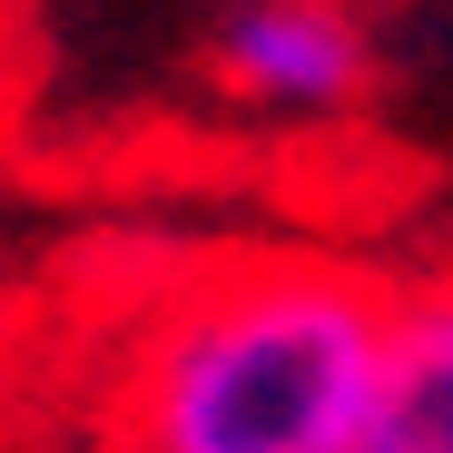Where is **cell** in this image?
Returning a JSON list of instances; mask_svg holds the SVG:
<instances>
[{"instance_id":"cell-3","label":"cell","mask_w":453,"mask_h":453,"mask_svg":"<svg viewBox=\"0 0 453 453\" xmlns=\"http://www.w3.org/2000/svg\"><path fill=\"white\" fill-rule=\"evenodd\" d=\"M365 453H453V276L385 296V374H374Z\"/></svg>"},{"instance_id":"cell-2","label":"cell","mask_w":453,"mask_h":453,"mask_svg":"<svg viewBox=\"0 0 453 453\" xmlns=\"http://www.w3.org/2000/svg\"><path fill=\"white\" fill-rule=\"evenodd\" d=\"M207 59L257 119H345L374 89V20L365 0H226Z\"/></svg>"},{"instance_id":"cell-1","label":"cell","mask_w":453,"mask_h":453,"mask_svg":"<svg viewBox=\"0 0 453 453\" xmlns=\"http://www.w3.org/2000/svg\"><path fill=\"white\" fill-rule=\"evenodd\" d=\"M385 286L326 257H226L138 316L109 453H365Z\"/></svg>"}]
</instances>
